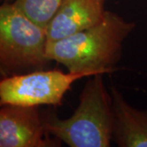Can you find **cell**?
<instances>
[{
  "label": "cell",
  "mask_w": 147,
  "mask_h": 147,
  "mask_svg": "<svg viewBox=\"0 0 147 147\" xmlns=\"http://www.w3.org/2000/svg\"><path fill=\"white\" fill-rule=\"evenodd\" d=\"M136 28L112 11H106L104 19L94 26L62 39L47 42L46 54L73 73L97 74L115 72L122 59L123 43Z\"/></svg>",
  "instance_id": "obj_1"
},
{
  "label": "cell",
  "mask_w": 147,
  "mask_h": 147,
  "mask_svg": "<svg viewBox=\"0 0 147 147\" xmlns=\"http://www.w3.org/2000/svg\"><path fill=\"white\" fill-rule=\"evenodd\" d=\"M47 131L69 147H110L113 133L110 92L103 74L88 77L72 115L61 119L55 113L42 115Z\"/></svg>",
  "instance_id": "obj_2"
},
{
  "label": "cell",
  "mask_w": 147,
  "mask_h": 147,
  "mask_svg": "<svg viewBox=\"0 0 147 147\" xmlns=\"http://www.w3.org/2000/svg\"><path fill=\"white\" fill-rule=\"evenodd\" d=\"M47 29L40 26L12 3L0 6V72L3 77L44 69Z\"/></svg>",
  "instance_id": "obj_3"
},
{
  "label": "cell",
  "mask_w": 147,
  "mask_h": 147,
  "mask_svg": "<svg viewBox=\"0 0 147 147\" xmlns=\"http://www.w3.org/2000/svg\"><path fill=\"white\" fill-rule=\"evenodd\" d=\"M89 76L85 73L44 69L3 77L0 82V104L60 106L72 84Z\"/></svg>",
  "instance_id": "obj_4"
},
{
  "label": "cell",
  "mask_w": 147,
  "mask_h": 147,
  "mask_svg": "<svg viewBox=\"0 0 147 147\" xmlns=\"http://www.w3.org/2000/svg\"><path fill=\"white\" fill-rule=\"evenodd\" d=\"M61 143L47 131L38 106L2 105L0 147H58Z\"/></svg>",
  "instance_id": "obj_5"
},
{
  "label": "cell",
  "mask_w": 147,
  "mask_h": 147,
  "mask_svg": "<svg viewBox=\"0 0 147 147\" xmlns=\"http://www.w3.org/2000/svg\"><path fill=\"white\" fill-rule=\"evenodd\" d=\"M108 0H63L47 27V42L73 35L104 19Z\"/></svg>",
  "instance_id": "obj_6"
},
{
  "label": "cell",
  "mask_w": 147,
  "mask_h": 147,
  "mask_svg": "<svg viewBox=\"0 0 147 147\" xmlns=\"http://www.w3.org/2000/svg\"><path fill=\"white\" fill-rule=\"evenodd\" d=\"M113 109L112 142L119 147H147V109H137L115 85L110 88Z\"/></svg>",
  "instance_id": "obj_7"
},
{
  "label": "cell",
  "mask_w": 147,
  "mask_h": 147,
  "mask_svg": "<svg viewBox=\"0 0 147 147\" xmlns=\"http://www.w3.org/2000/svg\"><path fill=\"white\" fill-rule=\"evenodd\" d=\"M63 0H14V3L30 19L46 28Z\"/></svg>",
  "instance_id": "obj_8"
},
{
  "label": "cell",
  "mask_w": 147,
  "mask_h": 147,
  "mask_svg": "<svg viewBox=\"0 0 147 147\" xmlns=\"http://www.w3.org/2000/svg\"><path fill=\"white\" fill-rule=\"evenodd\" d=\"M3 3H12L14 2V0H1Z\"/></svg>",
  "instance_id": "obj_9"
}]
</instances>
